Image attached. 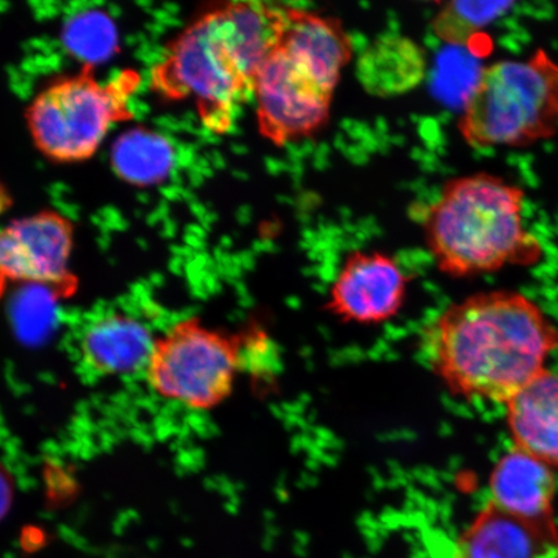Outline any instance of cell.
<instances>
[{"mask_svg":"<svg viewBox=\"0 0 558 558\" xmlns=\"http://www.w3.org/2000/svg\"><path fill=\"white\" fill-rule=\"evenodd\" d=\"M11 206L10 194L0 185V214L4 213Z\"/></svg>","mask_w":558,"mask_h":558,"instance_id":"ac0fdd59","label":"cell"},{"mask_svg":"<svg viewBox=\"0 0 558 558\" xmlns=\"http://www.w3.org/2000/svg\"><path fill=\"white\" fill-rule=\"evenodd\" d=\"M352 56V39L340 20L281 5L275 44L254 85L260 135L284 146L326 128Z\"/></svg>","mask_w":558,"mask_h":558,"instance_id":"3957f363","label":"cell"},{"mask_svg":"<svg viewBox=\"0 0 558 558\" xmlns=\"http://www.w3.org/2000/svg\"><path fill=\"white\" fill-rule=\"evenodd\" d=\"M174 165V149L165 136L142 128L118 137L111 150V166L118 177L136 186L160 183Z\"/></svg>","mask_w":558,"mask_h":558,"instance_id":"5bb4252c","label":"cell"},{"mask_svg":"<svg viewBox=\"0 0 558 558\" xmlns=\"http://www.w3.org/2000/svg\"><path fill=\"white\" fill-rule=\"evenodd\" d=\"M526 194L487 172L451 179L424 218V240L442 274L462 278L532 267L543 246L523 225Z\"/></svg>","mask_w":558,"mask_h":558,"instance_id":"277c9868","label":"cell"},{"mask_svg":"<svg viewBox=\"0 0 558 558\" xmlns=\"http://www.w3.org/2000/svg\"><path fill=\"white\" fill-rule=\"evenodd\" d=\"M156 338L130 314L111 312L88 320L78 341L83 364L100 376H128L148 367Z\"/></svg>","mask_w":558,"mask_h":558,"instance_id":"8fae6325","label":"cell"},{"mask_svg":"<svg viewBox=\"0 0 558 558\" xmlns=\"http://www.w3.org/2000/svg\"><path fill=\"white\" fill-rule=\"evenodd\" d=\"M409 281L392 256L380 251H354L331 284L327 308L345 323H388L401 312Z\"/></svg>","mask_w":558,"mask_h":558,"instance_id":"9c48e42d","label":"cell"},{"mask_svg":"<svg viewBox=\"0 0 558 558\" xmlns=\"http://www.w3.org/2000/svg\"><path fill=\"white\" fill-rule=\"evenodd\" d=\"M11 504V485L9 477L0 469V518H3Z\"/></svg>","mask_w":558,"mask_h":558,"instance_id":"e0dca14e","label":"cell"},{"mask_svg":"<svg viewBox=\"0 0 558 558\" xmlns=\"http://www.w3.org/2000/svg\"><path fill=\"white\" fill-rule=\"evenodd\" d=\"M458 130L473 149L523 148L558 131V62L543 48L501 60L478 75Z\"/></svg>","mask_w":558,"mask_h":558,"instance_id":"5b68a950","label":"cell"},{"mask_svg":"<svg viewBox=\"0 0 558 558\" xmlns=\"http://www.w3.org/2000/svg\"><path fill=\"white\" fill-rule=\"evenodd\" d=\"M140 85L142 78L132 70L101 82L87 65L78 74L51 83L26 111L35 146L59 163L95 156L111 128L134 117L130 99Z\"/></svg>","mask_w":558,"mask_h":558,"instance_id":"8992f818","label":"cell"},{"mask_svg":"<svg viewBox=\"0 0 558 558\" xmlns=\"http://www.w3.org/2000/svg\"><path fill=\"white\" fill-rule=\"evenodd\" d=\"M507 408L515 449L558 466V373L536 376Z\"/></svg>","mask_w":558,"mask_h":558,"instance_id":"7c38bea8","label":"cell"},{"mask_svg":"<svg viewBox=\"0 0 558 558\" xmlns=\"http://www.w3.org/2000/svg\"><path fill=\"white\" fill-rule=\"evenodd\" d=\"M281 5L234 2L193 21L153 70L151 86L169 100H194L209 130L226 134L236 105L254 95L274 46Z\"/></svg>","mask_w":558,"mask_h":558,"instance_id":"7a4b0ae2","label":"cell"},{"mask_svg":"<svg viewBox=\"0 0 558 558\" xmlns=\"http://www.w3.org/2000/svg\"><path fill=\"white\" fill-rule=\"evenodd\" d=\"M418 343L425 364L453 395L508 403L546 372L558 330L520 292L490 291L448 306Z\"/></svg>","mask_w":558,"mask_h":558,"instance_id":"6da1fadb","label":"cell"},{"mask_svg":"<svg viewBox=\"0 0 558 558\" xmlns=\"http://www.w3.org/2000/svg\"><path fill=\"white\" fill-rule=\"evenodd\" d=\"M74 227L54 211L27 216L0 229V282L65 286Z\"/></svg>","mask_w":558,"mask_h":558,"instance_id":"ba28073f","label":"cell"},{"mask_svg":"<svg viewBox=\"0 0 558 558\" xmlns=\"http://www.w3.org/2000/svg\"><path fill=\"white\" fill-rule=\"evenodd\" d=\"M495 505L530 520L554 519L556 478L542 460L520 449L506 453L490 480Z\"/></svg>","mask_w":558,"mask_h":558,"instance_id":"4fadbf2b","label":"cell"},{"mask_svg":"<svg viewBox=\"0 0 558 558\" xmlns=\"http://www.w3.org/2000/svg\"><path fill=\"white\" fill-rule=\"evenodd\" d=\"M514 2H448L439 3L432 20V29L439 40L451 46H466L495 21L507 15Z\"/></svg>","mask_w":558,"mask_h":558,"instance_id":"9a60e30c","label":"cell"},{"mask_svg":"<svg viewBox=\"0 0 558 558\" xmlns=\"http://www.w3.org/2000/svg\"><path fill=\"white\" fill-rule=\"evenodd\" d=\"M453 558H558V530L554 519L521 518L490 500L460 534Z\"/></svg>","mask_w":558,"mask_h":558,"instance_id":"30bf717a","label":"cell"},{"mask_svg":"<svg viewBox=\"0 0 558 558\" xmlns=\"http://www.w3.org/2000/svg\"><path fill=\"white\" fill-rule=\"evenodd\" d=\"M70 50L81 56L90 66L93 62L108 58L116 45L114 26L99 12L86 13L70 21L65 31Z\"/></svg>","mask_w":558,"mask_h":558,"instance_id":"2e32d148","label":"cell"},{"mask_svg":"<svg viewBox=\"0 0 558 558\" xmlns=\"http://www.w3.org/2000/svg\"><path fill=\"white\" fill-rule=\"evenodd\" d=\"M242 366L240 341L198 319H185L156 340L146 375L163 399L211 410L232 393Z\"/></svg>","mask_w":558,"mask_h":558,"instance_id":"52a82bcc","label":"cell"}]
</instances>
